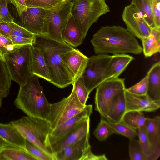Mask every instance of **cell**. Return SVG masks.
Returning <instances> with one entry per match:
<instances>
[{
    "label": "cell",
    "mask_w": 160,
    "mask_h": 160,
    "mask_svg": "<svg viewBox=\"0 0 160 160\" xmlns=\"http://www.w3.org/2000/svg\"><path fill=\"white\" fill-rule=\"evenodd\" d=\"M25 1L28 8H40L45 9L57 8L64 2L60 0H25Z\"/></svg>",
    "instance_id": "33"
},
{
    "label": "cell",
    "mask_w": 160,
    "mask_h": 160,
    "mask_svg": "<svg viewBox=\"0 0 160 160\" xmlns=\"http://www.w3.org/2000/svg\"><path fill=\"white\" fill-rule=\"evenodd\" d=\"M10 122L26 139L56 160L49 141L52 130L48 121L27 115Z\"/></svg>",
    "instance_id": "4"
},
{
    "label": "cell",
    "mask_w": 160,
    "mask_h": 160,
    "mask_svg": "<svg viewBox=\"0 0 160 160\" xmlns=\"http://www.w3.org/2000/svg\"><path fill=\"white\" fill-rule=\"evenodd\" d=\"M108 159L105 155H97L94 154L91 150L86 154L83 160H107Z\"/></svg>",
    "instance_id": "45"
},
{
    "label": "cell",
    "mask_w": 160,
    "mask_h": 160,
    "mask_svg": "<svg viewBox=\"0 0 160 160\" xmlns=\"http://www.w3.org/2000/svg\"><path fill=\"white\" fill-rule=\"evenodd\" d=\"M91 42L96 54L138 55L142 52V47L135 37L120 26L102 27L93 35Z\"/></svg>",
    "instance_id": "1"
},
{
    "label": "cell",
    "mask_w": 160,
    "mask_h": 160,
    "mask_svg": "<svg viewBox=\"0 0 160 160\" xmlns=\"http://www.w3.org/2000/svg\"><path fill=\"white\" fill-rule=\"evenodd\" d=\"M15 46L9 38L0 34V56L4 58L7 54L14 50Z\"/></svg>",
    "instance_id": "39"
},
{
    "label": "cell",
    "mask_w": 160,
    "mask_h": 160,
    "mask_svg": "<svg viewBox=\"0 0 160 160\" xmlns=\"http://www.w3.org/2000/svg\"><path fill=\"white\" fill-rule=\"evenodd\" d=\"M131 3L134 5L141 12L145 21L152 29L156 28L150 0H131Z\"/></svg>",
    "instance_id": "30"
},
{
    "label": "cell",
    "mask_w": 160,
    "mask_h": 160,
    "mask_svg": "<svg viewBox=\"0 0 160 160\" xmlns=\"http://www.w3.org/2000/svg\"><path fill=\"white\" fill-rule=\"evenodd\" d=\"M33 44L40 49L44 56L50 73V82L60 88L72 84L73 81L64 64L62 55L74 48L66 43L42 35H36Z\"/></svg>",
    "instance_id": "2"
},
{
    "label": "cell",
    "mask_w": 160,
    "mask_h": 160,
    "mask_svg": "<svg viewBox=\"0 0 160 160\" xmlns=\"http://www.w3.org/2000/svg\"><path fill=\"white\" fill-rule=\"evenodd\" d=\"M125 79L119 78L104 81L96 88L94 98L95 110L106 118L110 104L114 98L126 88Z\"/></svg>",
    "instance_id": "10"
},
{
    "label": "cell",
    "mask_w": 160,
    "mask_h": 160,
    "mask_svg": "<svg viewBox=\"0 0 160 160\" xmlns=\"http://www.w3.org/2000/svg\"><path fill=\"white\" fill-rule=\"evenodd\" d=\"M153 17L156 28L160 29V0H150Z\"/></svg>",
    "instance_id": "41"
},
{
    "label": "cell",
    "mask_w": 160,
    "mask_h": 160,
    "mask_svg": "<svg viewBox=\"0 0 160 160\" xmlns=\"http://www.w3.org/2000/svg\"><path fill=\"white\" fill-rule=\"evenodd\" d=\"M148 78V72L145 76L140 81L132 86L125 89L128 92L133 94L142 96L147 94Z\"/></svg>",
    "instance_id": "37"
},
{
    "label": "cell",
    "mask_w": 160,
    "mask_h": 160,
    "mask_svg": "<svg viewBox=\"0 0 160 160\" xmlns=\"http://www.w3.org/2000/svg\"><path fill=\"white\" fill-rule=\"evenodd\" d=\"M72 84L79 101L82 104L86 105L90 93L82 81L79 78Z\"/></svg>",
    "instance_id": "35"
},
{
    "label": "cell",
    "mask_w": 160,
    "mask_h": 160,
    "mask_svg": "<svg viewBox=\"0 0 160 160\" xmlns=\"http://www.w3.org/2000/svg\"><path fill=\"white\" fill-rule=\"evenodd\" d=\"M93 134L99 141L106 140L110 135L114 134L113 130L106 120L101 117L100 122Z\"/></svg>",
    "instance_id": "32"
},
{
    "label": "cell",
    "mask_w": 160,
    "mask_h": 160,
    "mask_svg": "<svg viewBox=\"0 0 160 160\" xmlns=\"http://www.w3.org/2000/svg\"><path fill=\"white\" fill-rule=\"evenodd\" d=\"M32 45H16L4 57L12 79L20 86L25 85L33 74L31 67Z\"/></svg>",
    "instance_id": "6"
},
{
    "label": "cell",
    "mask_w": 160,
    "mask_h": 160,
    "mask_svg": "<svg viewBox=\"0 0 160 160\" xmlns=\"http://www.w3.org/2000/svg\"><path fill=\"white\" fill-rule=\"evenodd\" d=\"M89 138L90 134L62 149L55 154L56 160H83L91 150Z\"/></svg>",
    "instance_id": "15"
},
{
    "label": "cell",
    "mask_w": 160,
    "mask_h": 160,
    "mask_svg": "<svg viewBox=\"0 0 160 160\" xmlns=\"http://www.w3.org/2000/svg\"><path fill=\"white\" fill-rule=\"evenodd\" d=\"M147 95L152 100L160 101V62L155 63L148 71Z\"/></svg>",
    "instance_id": "21"
},
{
    "label": "cell",
    "mask_w": 160,
    "mask_h": 160,
    "mask_svg": "<svg viewBox=\"0 0 160 160\" xmlns=\"http://www.w3.org/2000/svg\"><path fill=\"white\" fill-rule=\"evenodd\" d=\"M31 67L33 74L50 82V73L43 53L33 44L31 47Z\"/></svg>",
    "instance_id": "18"
},
{
    "label": "cell",
    "mask_w": 160,
    "mask_h": 160,
    "mask_svg": "<svg viewBox=\"0 0 160 160\" xmlns=\"http://www.w3.org/2000/svg\"><path fill=\"white\" fill-rule=\"evenodd\" d=\"M10 3L13 4L16 7L18 15H20L22 12L26 11L27 7L25 0H9Z\"/></svg>",
    "instance_id": "43"
},
{
    "label": "cell",
    "mask_w": 160,
    "mask_h": 160,
    "mask_svg": "<svg viewBox=\"0 0 160 160\" xmlns=\"http://www.w3.org/2000/svg\"><path fill=\"white\" fill-rule=\"evenodd\" d=\"M125 94L126 112H153L160 107V101L153 100L147 94L142 96L136 95L128 92L125 89Z\"/></svg>",
    "instance_id": "17"
},
{
    "label": "cell",
    "mask_w": 160,
    "mask_h": 160,
    "mask_svg": "<svg viewBox=\"0 0 160 160\" xmlns=\"http://www.w3.org/2000/svg\"><path fill=\"white\" fill-rule=\"evenodd\" d=\"M125 90L113 100L105 119L114 122L121 121L124 115L126 112Z\"/></svg>",
    "instance_id": "23"
},
{
    "label": "cell",
    "mask_w": 160,
    "mask_h": 160,
    "mask_svg": "<svg viewBox=\"0 0 160 160\" xmlns=\"http://www.w3.org/2000/svg\"><path fill=\"white\" fill-rule=\"evenodd\" d=\"M0 160H37L25 149L10 145L6 147L0 154Z\"/></svg>",
    "instance_id": "26"
},
{
    "label": "cell",
    "mask_w": 160,
    "mask_h": 160,
    "mask_svg": "<svg viewBox=\"0 0 160 160\" xmlns=\"http://www.w3.org/2000/svg\"><path fill=\"white\" fill-rule=\"evenodd\" d=\"M122 18L126 26V29L135 37L142 40L151 33L152 28L134 5L131 3L125 7Z\"/></svg>",
    "instance_id": "11"
},
{
    "label": "cell",
    "mask_w": 160,
    "mask_h": 160,
    "mask_svg": "<svg viewBox=\"0 0 160 160\" xmlns=\"http://www.w3.org/2000/svg\"><path fill=\"white\" fill-rule=\"evenodd\" d=\"M62 2H71L72 0H60Z\"/></svg>",
    "instance_id": "47"
},
{
    "label": "cell",
    "mask_w": 160,
    "mask_h": 160,
    "mask_svg": "<svg viewBox=\"0 0 160 160\" xmlns=\"http://www.w3.org/2000/svg\"><path fill=\"white\" fill-rule=\"evenodd\" d=\"M88 58L79 50L74 48L62 54L63 62L71 75L73 82L81 77Z\"/></svg>",
    "instance_id": "14"
},
{
    "label": "cell",
    "mask_w": 160,
    "mask_h": 160,
    "mask_svg": "<svg viewBox=\"0 0 160 160\" xmlns=\"http://www.w3.org/2000/svg\"><path fill=\"white\" fill-rule=\"evenodd\" d=\"M14 103L27 116L47 120L50 103L45 97L37 76L32 74L25 85L20 86Z\"/></svg>",
    "instance_id": "3"
},
{
    "label": "cell",
    "mask_w": 160,
    "mask_h": 160,
    "mask_svg": "<svg viewBox=\"0 0 160 160\" xmlns=\"http://www.w3.org/2000/svg\"><path fill=\"white\" fill-rule=\"evenodd\" d=\"M142 52L146 57H150L160 52V29H152L148 37L141 40Z\"/></svg>",
    "instance_id": "25"
},
{
    "label": "cell",
    "mask_w": 160,
    "mask_h": 160,
    "mask_svg": "<svg viewBox=\"0 0 160 160\" xmlns=\"http://www.w3.org/2000/svg\"><path fill=\"white\" fill-rule=\"evenodd\" d=\"M12 80L5 60L0 56V108L3 98L9 93Z\"/></svg>",
    "instance_id": "27"
},
{
    "label": "cell",
    "mask_w": 160,
    "mask_h": 160,
    "mask_svg": "<svg viewBox=\"0 0 160 160\" xmlns=\"http://www.w3.org/2000/svg\"><path fill=\"white\" fill-rule=\"evenodd\" d=\"M46 9L28 8L13 22L35 35L46 36L44 27Z\"/></svg>",
    "instance_id": "12"
},
{
    "label": "cell",
    "mask_w": 160,
    "mask_h": 160,
    "mask_svg": "<svg viewBox=\"0 0 160 160\" xmlns=\"http://www.w3.org/2000/svg\"><path fill=\"white\" fill-rule=\"evenodd\" d=\"M148 141L154 148L160 150V117L147 118L144 125Z\"/></svg>",
    "instance_id": "24"
},
{
    "label": "cell",
    "mask_w": 160,
    "mask_h": 160,
    "mask_svg": "<svg viewBox=\"0 0 160 160\" xmlns=\"http://www.w3.org/2000/svg\"><path fill=\"white\" fill-rule=\"evenodd\" d=\"M72 2H65L58 7L46 9L44 27L47 36L65 43L62 33L71 15Z\"/></svg>",
    "instance_id": "8"
},
{
    "label": "cell",
    "mask_w": 160,
    "mask_h": 160,
    "mask_svg": "<svg viewBox=\"0 0 160 160\" xmlns=\"http://www.w3.org/2000/svg\"><path fill=\"white\" fill-rule=\"evenodd\" d=\"M25 149L37 160H54L34 144L26 139Z\"/></svg>",
    "instance_id": "36"
},
{
    "label": "cell",
    "mask_w": 160,
    "mask_h": 160,
    "mask_svg": "<svg viewBox=\"0 0 160 160\" xmlns=\"http://www.w3.org/2000/svg\"><path fill=\"white\" fill-rule=\"evenodd\" d=\"M90 121V118L84 120L65 135L51 142V147L54 154L65 147L89 134Z\"/></svg>",
    "instance_id": "13"
},
{
    "label": "cell",
    "mask_w": 160,
    "mask_h": 160,
    "mask_svg": "<svg viewBox=\"0 0 160 160\" xmlns=\"http://www.w3.org/2000/svg\"><path fill=\"white\" fill-rule=\"evenodd\" d=\"M106 119L112 129L114 134L122 135L129 139L135 138L138 135L137 130L133 129L122 122H114L109 120Z\"/></svg>",
    "instance_id": "31"
},
{
    "label": "cell",
    "mask_w": 160,
    "mask_h": 160,
    "mask_svg": "<svg viewBox=\"0 0 160 160\" xmlns=\"http://www.w3.org/2000/svg\"><path fill=\"white\" fill-rule=\"evenodd\" d=\"M9 0H0V23L11 22H13L14 18L9 11L8 4Z\"/></svg>",
    "instance_id": "40"
},
{
    "label": "cell",
    "mask_w": 160,
    "mask_h": 160,
    "mask_svg": "<svg viewBox=\"0 0 160 160\" xmlns=\"http://www.w3.org/2000/svg\"><path fill=\"white\" fill-rule=\"evenodd\" d=\"M86 105L80 102L72 88L71 93L68 97L57 102L50 103V112L47 121L50 123L53 130L81 112Z\"/></svg>",
    "instance_id": "7"
},
{
    "label": "cell",
    "mask_w": 160,
    "mask_h": 160,
    "mask_svg": "<svg viewBox=\"0 0 160 160\" xmlns=\"http://www.w3.org/2000/svg\"><path fill=\"white\" fill-rule=\"evenodd\" d=\"M72 3L71 15L85 38L92 24L110 11L105 0H73Z\"/></svg>",
    "instance_id": "5"
},
{
    "label": "cell",
    "mask_w": 160,
    "mask_h": 160,
    "mask_svg": "<svg viewBox=\"0 0 160 160\" xmlns=\"http://www.w3.org/2000/svg\"><path fill=\"white\" fill-rule=\"evenodd\" d=\"M112 57L108 54H96L88 58L80 78L90 93L105 81L108 66Z\"/></svg>",
    "instance_id": "9"
},
{
    "label": "cell",
    "mask_w": 160,
    "mask_h": 160,
    "mask_svg": "<svg viewBox=\"0 0 160 160\" xmlns=\"http://www.w3.org/2000/svg\"><path fill=\"white\" fill-rule=\"evenodd\" d=\"M138 133L141 148L148 160H157L160 156V150L156 149L152 146L144 126L138 130Z\"/></svg>",
    "instance_id": "28"
},
{
    "label": "cell",
    "mask_w": 160,
    "mask_h": 160,
    "mask_svg": "<svg viewBox=\"0 0 160 160\" xmlns=\"http://www.w3.org/2000/svg\"><path fill=\"white\" fill-rule=\"evenodd\" d=\"M134 58L126 54L112 55L107 69L105 81L118 78L129 63Z\"/></svg>",
    "instance_id": "19"
},
{
    "label": "cell",
    "mask_w": 160,
    "mask_h": 160,
    "mask_svg": "<svg viewBox=\"0 0 160 160\" xmlns=\"http://www.w3.org/2000/svg\"><path fill=\"white\" fill-rule=\"evenodd\" d=\"M12 145L0 136V154L2 150L7 146Z\"/></svg>",
    "instance_id": "46"
},
{
    "label": "cell",
    "mask_w": 160,
    "mask_h": 160,
    "mask_svg": "<svg viewBox=\"0 0 160 160\" xmlns=\"http://www.w3.org/2000/svg\"><path fill=\"white\" fill-rule=\"evenodd\" d=\"M0 136L11 144L25 149L26 139L10 122L0 123Z\"/></svg>",
    "instance_id": "22"
},
{
    "label": "cell",
    "mask_w": 160,
    "mask_h": 160,
    "mask_svg": "<svg viewBox=\"0 0 160 160\" xmlns=\"http://www.w3.org/2000/svg\"><path fill=\"white\" fill-rule=\"evenodd\" d=\"M62 37L64 42L75 48L80 45L85 39L81 29L71 15L63 30Z\"/></svg>",
    "instance_id": "20"
},
{
    "label": "cell",
    "mask_w": 160,
    "mask_h": 160,
    "mask_svg": "<svg viewBox=\"0 0 160 160\" xmlns=\"http://www.w3.org/2000/svg\"><path fill=\"white\" fill-rule=\"evenodd\" d=\"M147 118L141 112L130 111L125 113L121 122L137 130L144 126Z\"/></svg>",
    "instance_id": "29"
},
{
    "label": "cell",
    "mask_w": 160,
    "mask_h": 160,
    "mask_svg": "<svg viewBox=\"0 0 160 160\" xmlns=\"http://www.w3.org/2000/svg\"><path fill=\"white\" fill-rule=\"evenodd\" d=\"M92 105H86L81 112L68 119L52 130L49 135V141L61 138L73 130L84 120L90 118L92 112Z\"/></svg>",
    "instance_id": "16"
},
{
    "label": "cell",
    "mask_w": 160,
    "mask_h": 160,
    "mask_svg": "<svg viewBox=\"0 0 160 160\" xmlns=\"http://www.w3.org/2000/svg\"><path fill=\"white\" fill-rule=\"evenodd\" d=\"M0 34L8 38L12 35L11 28L8 22L0 23Z\"/></svg>",
    "instance_id": "44"
},
{
    "label": "cell",
    "mask_w": 160,
    "mask_h": 160,
    "mask_svg": "<svg viewBox=\"0 0 160 160\" xmlns=\"http://www.w3.org/2000/svg\"><path fill=\"white\" fill-rule=\"evenodd\" d=\"M9 38L14 45H32L34 42L35 39V38H25L13 35L11 36Z\"/></svg>",
    "instance_id": "42"
},
{
    "label": "cell",
    "mask_w": 160,
    "mask_h": 160,
    "mask_svg": "<svg viewBox=\"0 0 160 160\" xmlns=\"http://www.w3.org/2000/svg\"><path fill=\"white\" fill-rule=\"evenodd\" d=\"M129 139V149L131 160H148L141 148L139 140L135 138Z\"/></svg>",
    "instance_id": "34"
},
{
    "label": "cell",
    "mask_w": 160,
    "mask_h": 160,
    "mask_svg": "<svg viewBox=\"0 0 160 160\" xmlns=\"http://www.w3.org/2000/svg\"><path fill=\"white\" fill-rule=\"evenodd\" d=\"M11 28L12 35L25 38H34L36 35L14 22H8Z\"/></svg>",
    "instance_id": "38"
}]
</instances>
